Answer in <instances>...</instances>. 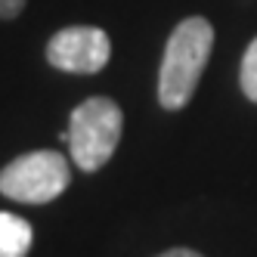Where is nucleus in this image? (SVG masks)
Here are the masks:
<instances>
[{"instance_id":"obj_1","label":"nucleus","mask_w":257,"mask_h":257,"mask_svg":"<svg viewBox=\"0 0 257 257\" xmlns=\"http://www.w3.org/2000/svg\"><path fill=\"white\" fill-rule=\"evenodd\" d=\"M211 50H214V28L205 16H189L171 31L168 44H164L161 71H158L161 108L177 112L192 99L201 81V71L211 59Z\"/></svg>"},{"instance_id":"obj_2","label":"nucleus","mask_w":257,"mask_h":257,"mask_svg":"<svg viewBox=\"0 0 257 257\" xmlns=\"http://www.w3.org/2000/svg\"><path fill=\"white\" fill-rule=\"evenodd\" d=\"M124 131L121 105L108 96L84 99L68 118V149L81 171L93 174L115 155Z\"/></svg>"},{"instance_id":"obj_3","label":"nucleus","mask_w":257,"mask_h":257,"mask_svg":"<svg viewBox=\"0 0 257 257\" xmlns=\"http://www.w3.org/2000/svg\"><path fill=\"white\" fill-rule=\"evenodd\" d=\"M68 158L53 149H38L13 158L0 171V195L22 201V205H47L68 189Z\"/></svg>"},{"instance_id":"obj_4","label":"nucleus","mask_w":257,"mask_h":257,"mask_svg":"<svg viewBox=\"0 0 257 257\" xmlns=\"http://www.w3.org/2000/svg\"><path fill=\"white\" fill-rule=\"evenodd\" d=\"M112 41L96 25H71L62 28L47 44V62L68 75H96L108 65Z\"/></svg>"},{"instance_id":"obj_5","label":"nucleus","mask_w":257,"mask_h":257,"mask_svg":"<svg viewBox=\"0 0 257 257\" xmlns=\"http://www.w3.org/2000/svg\"><path fill=\"white\" fill-rule=\"evenodd\" d=\"M31 223L10 211H0V257H25L31 251Z\"/></svg>"},{"instance_id":"obj_6","label":"nucleus","mask_w":257,"mask_h":257,"mask_svg":"<svg viewBox=\"0 0 257 257\" xmlns=\"http://www.w3.org/2000/svg\"><path fill=\"white\" fill-rule=\"evenodd\" d=\"M238 81H242V90L251 102H257V38L251 41V47L245 50L242 59V71H238Z\"/></svg>"},{"instance_id":"obj_7","label":"nucleus","mask_w":257,"mask_h":257,"mask_svg":"<svg viewBox=\"0 0 257 257\" xmlns=\"http://www.w3.org/2000/svg\"><path fill=\"white\" fill-rule=\"evenodd\" d=\"M25 4L28 0H0V19H16V16H19L22 10H25Z\"/></svg>"},{"instance_id":"obj_8","label":"nucleus","mask_w":257,"mask_h":257,"mask_svg":"<svg viewBox=\"0 0 257 257\" xmlns=\"http://www.w3.org/2000/svg\"><path fill=\"white\" fill-rule=\"evenodd\" d=\"M158 257H201V254L192 251V248H171V251H164V254H158Z\"/></svg>"}]
</instances>
